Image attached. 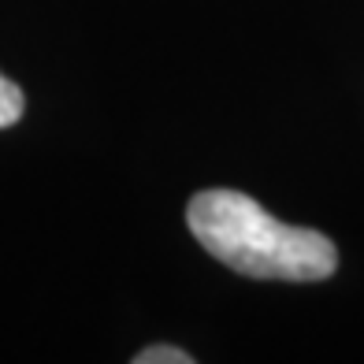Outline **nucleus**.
Wrapping results in <instances>:
<instances>
[{
    "mask_svg": "<svg viewBox=\"0 0 364 364\" xmlns=\"http://www.w3.org/2000/svg\"><path fill=\"white\" fill-rule=\"evenodd\" d=\"M186 223L212 257L250 279L320 283L338 268L327 235L275 220L238 190H201L186 208Z\"/></svg>",
    "mask_w": 364,
    "mask_h": 364,
    "instance_id": "f257e3e1",
    "label": "nucleus"
},
{
    "mask_svg": "<svg viewBox=\"0 0 364 364\" xmlns=\"http://www.w3.org/2000/svg\"><path fill=\"white\" fill-rule=\"evenodd\" d=\"M134 360L138 364H193V357L186 350H175V346H149Z\"/></svg>",
    "mask_w": 364,
    "mask_h": 364,
    "instance_id": "7ed1b4c3",
    "label": "nucleus"
},
{
    "mask_svg": "<svg viewBox=\"0 0 364 364\" xmlns=\"http://www.w3.org/2000/svg\"><path fill=\"white\" fill-rule=\"evenodd\" d=\"M19 115H23V93H19L15 82H8L4 75H0V127L19 123Z\"/></svg>",
    "mask_w": 364,
    "mask_h": 364,
    "instance_id": "f03ea898",
    "label": "nucleus"
}]
</instances>
